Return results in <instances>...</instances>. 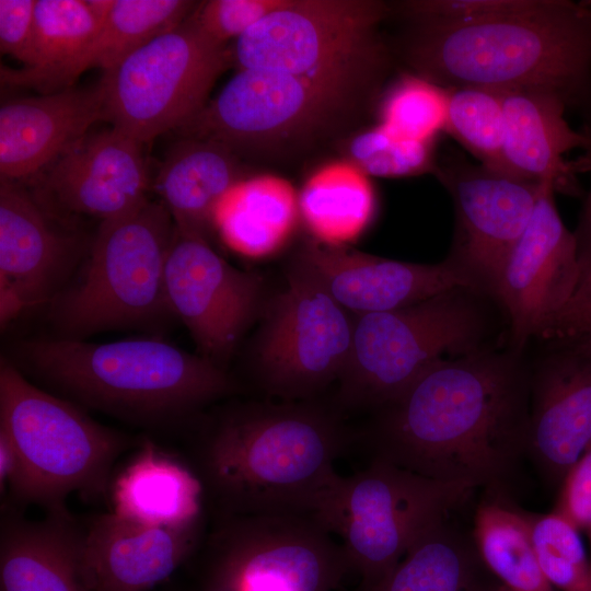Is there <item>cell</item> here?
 Returning a JSON list of instances; mask_svg holds the SVG:
<instances>
[{
	"label": "cell",
	"mask_w": 591,
	"mask_h": 591,
	"mask_svg": "<svg viewBox=\"0 0 591 591\" xmlns=\"http://www.w3.org/2000/svg\"><path fill=\"white\" fill-rule=\"evenodd\" d=\"M528 402L514 364L467 354L439 361L379 408L361 439L370 459L508 499L528 454Z\"/></svg>",
	"instance_id": "6da1fadb"
},
{
	"label": "cell",
	"mask_w": 591,
	"mask_h": 591,
	"mask_svg": "<svg viewBox=\"0 0 591 591\" xmlns=\"http://www.w3.org/2000/svg\"><path fill=\"white\" fill-rule=\"evenodd\" d=\"M354 437L310 404L231 409L189 452L213 520L257 514L316 515L344 476L334 462Z\"/></svg>",
	"instance_id": "7a4b0ae2"
},
{
	"label": "cell",
	"mask_w": 591,
	"mask_h": 591,
	"mask_svg": "<svg viewBox=\"0 0 591 591\" xmlns=\"http://www.w3.org/2000/svg\"><path fill=\"white\" fill-rule=\"evenodd\" d=\"M416 74L443 88L540 90L591 103V4L522 0L482 20L416 24L404 46Z\"/></svg>",
	"instance_id": "3957f363"
},
{
	"label": "cell",
	"mask_w": 591,
	"mask_h": 591,
	"mask_svg": "<svg viewBox=\"0 0 591 591\" xmlns=\"http://www.w3.org/2000/svg\"><path fill=\"white\" fill-rule=\"evenodd\" d=\"M20 356L53 389L143 425L181 421L235 389L221 367L155 338L30 340Z\"/></svg>",
	"instance_id": "277c9868"
},
{
	"label": "cell",
	"mask_w": 591,
	"mask_h": 591,
	"mask_svg": "<svg viewBox=\"0 0 591 591\" xmlns=\"http://www.w3.org/2000/svg\"><path fill=\"white\" fill-rule=\"evenodd\" d=\"M384 60L378 40L306 72L239 70L179 129L235 153L304 144L349 116L378 83Z\"/></svg>",
	"instance_id": "5b68a950"
},
{
	"label": "cell",
	"mask_w": 591,
	"mask_h": 591,
	"mask_svg": "<svg viewBox=\"0 0 591 591\" xmlns=\"http://www.w3.org/2000/svg\"><path fill=\"white\" fill-rule=\"evenodd\" d=\"M0 429L23 468L19 488L2 506L19 509L65 506L71 493L105 496L116 460L132 445L125 433L31 383L5 359L0 366Z\"/></svg>",
	"instance_id": "8992f818"
},
{
	"label": "cell",
	"mask_w": 591,
	"mask_h": 591,
	"mask_svg": "<svg viewBox=\"0 0 591 591\" xmlns=\"http://www.w3.org/2000/svg\"><path fill=\"white\" fill-rule=\"evenodd\" d=\"M175 223L160 200L102 221L79 277L51 302L67 338L136 326L171 314L165 266Z\"/></svg>",
	"instance_id": "52a82bcc"
},
{
	"label": "cell",
	"mask_w": 591,
	"mask_h": 591,
	"mask_svg": "<svg viewBox=\"0 0 591 591\" xmlns=\"http://www.w3.org/2000/svg\"><path fill=\"white\" fill-rule=\"evenodd\" d=\"M473 490L467 484L441 482L370 459L363 470L343 478L315 517L339 535L351 572L360 578L358 591H368Z\"/></svg>",
	"instance_id": "ba28073f"
},
{
	"label": "cell",
	"mask_w": 591,
	"mask_h": 591,
	"mask_svg": "<svg viewBox=\"0 0 591 591\" xmlns=\"http://www.w3.org/2000/svg\"><path fill=\"white\" fill-rule=\"evenodd\" d=\"M453 289L408 306L356 315L351 352L340 376L344 406L381 408L444 355H467L480 337V314Z\"/></svg>",
	"instance_id": "9c48e42d"
},
{
	"label": "cell",
	"mask_w": 591,
	"mask_h": 591,
	"mask_svg": "<svg viewBox=\"0 0 591 591\" xmlns=\"http://www.w3.org/2000/svg\"><path fill=\"white\" fill-rule=\"evenodd\" d=\"M199 551L198 591H333L351 572L343 545L308 514L213 520Z\"/></svg>",
	"instance_id": "30bf717a"
},
{
	"label": "cell",
	"mask_w": 591,
	"mask_h": 591,
	"mask_svg": "<svg viewBox=\"0 0 591 591\" xmlns=\"http://www.w3.org/2000/svg\"><path fill=\"white\" fill-rule=\"evenodd\" d=\"M231 65L230 48L206 39L186 19L103 72L105 119L141 143L179 129L207 105Z\"/></svg>",
	"instance_id": "8fae6325"
},
{
	"label": "cell",
	"mask_w": 591,
	"mask_h": 591,
	"mask_svg": "<svg viewBox=\"0 0 591 591\" xmlns=\"http://www.w3.org/2000/svg\"><path fill=\"white\" fill-rule=\"evenodd\" d=\"M352 334L351 314L294 265L259 338L257 364L263 387L288 399L312 397L340 379Z\"/></svg>",
	"instance_id": "7c38bea8"
},
{
	"label": "cell",
	"mask_w": 591,
	"mask_h": 591,
	"mask_svg": "<svg viewBox=\"0 0 591 591\" xmlns=\"http://www.w3.org/2000/svg\"><path fill=\"white\" fill-rule=\"evenodd\" d=\"M387 7L370 0H290L234 42L239 70L301 73L379 39Z\"/></svg>",
	"instance_id": "4fadbf2b"
},
{
	"label": "cell",
	"mask_w": 591,
	"mask_h": 591,
	"mask_svg": "<svg viewBox=\"0 0 591 591\" xmlns=\"http://www.w3.org/2000/svg\"><path fill=\"white\" fill-rule=\"evenodd\" d=\"M262 288L258 275L230 265L208 240L175 229L165 266L166 300L204 358L222 368L259 308Z\"/></svg>",
	"instance_id": "5bb4252c"
},
{
	"label": "cell",
	"mask_w": 591,
	"mask_h": 591,
	"mask_svg": "<svg viewBox=\"0 0 591 591\" xmlns=\"http://www.w3.org/2000/svg\"><path fill=\"white\" fill-rule=\"evenodd\" d=\"M456 212L453 259L493 291L511 250L525 230L546 183L452 158L437 170Z\"/></svg>",
	"instance_id": "9a60e30c"
},
{
	"label": "cell",
	"mask_w": 591,
	"mask_h": 591,
	"mask_svg": "<svg viewBox=\"0 0 591 591\" xmlns=\"http://www.w3.org/2000/svg\"><path fill=\"white\" fill-rule=\"evenodd\" d=\"M546 183L493 292L506 308L519 344L543 336L573 294L580 278L573 233L564 224Z\"/></svg>",
	"instance_id": "2e32d148"
},
{
	"label": "cell",
	"mask_w": 591,
	"mask_h": 591,
	"mask_svg": "<svg viewBox=\"0 0 591 591\" xmlns=\"http://www.w3.org/2000/svg\"><path fill=\"white\" fill-rule=\"evenodd\" d=\"M21 182L0 181V306L7 323L53 301L82 255V240L57 223Z\"/></svg>",
	"instance_id": "e0dca14e"
},
{
	"label": "cell",
	"mask_w": 591,
	"mask_h": 591,
	"mask_svg": "<svg viewBox=\"0 0 591 591\" xmlns=\"http://www.w3.org/2000/svg\"><path fill=\"white\" fill-rule=\"evenodd\" d=\"M142 146L113 127L88 132L32 178L30 189L57 216L117 218L148 199Z\"/></svg>",
	"instance_id": "ac0fdd59"
},
{
	"label": "cell",
	"mask_w": 591,
	"mask_h": 591,
	"mask_svg": "<svg viewBox=\"0 0 591 591\" xmlns=\"http://www.w3.org/2000/svg\"><path fill=\"white\" fill-rule=\"evenodd\" d=\"M294 265L355 316L408 306L457 288L478 289L453 259L405 263L318 240L303 246Z\"/></svg>",
	"instance_id": "d6986e66"
},
{
	"label": "cell",
	"mask_w": 591,
	"mask_h": 591,
	"mask_svg": "<svg viewBox=\"0 0 591 591\" xmlns=\"http://www.w3.org/2000/svg\"><path fill=\"white\" fill-rule=\"evenodd\" d=\"M205 522L185 528L149 526L114 512L85 526L82 566L89 591H150L190 559Z\"/></svg>",
	"instance_id": "ffe728a7"
},
{
	"label": "cell",
	"mask_w": 591,
	"mask_h": 591,
	"mask_svg": "<svg viewBox=\"0 0 591 591\" xmlns=\"http://www.w3.org/2000/svg\"><path fill=\"white\" fill-rule=\"evenodd\" d=\"M532 389L528 454L551 485L591 443V355L560 343Z\"/></svg>",
	"instance_id": "44dd1931"
},
{
	"label": "cell",
	"mask_w": 591,
	"mask_h": 591,
	"mask_svg": "<svg viewBox=\"0 0 591 591\" xmlns=\"http://www.w3.org/2000/svg\"><path fill=\"white\" fill-rule=\"evenodd\" d=\"M105 119L101 82L5 102L0 107V175L31 181Z\"/></svg>",
	"instance_id": "7402d4cb"
},
{
	"label": "cell",
	"mask_w": 591,
	"mask_h": 591,
	"mask_svg": "<svg viewBox=\"0 0 591 591\" xmlns=\"http://www.w3.org/2000/svg\"><path fill=\"white\" fill-rule=\"evenodd\" d=\"M503 172L524 179L548 183L555 192L577 195L576 174L591 170V158L578 162L565 155L575 149L591 150V138L572 129L565 118L566 102L540 90L503 92Z\"/></svg>",
	"instance_id": "603a6c76"
},
{
	"label": "cell",
	"mask_w": 591,
	"mask_h": 591,
	"mask_svg": "<svg viewBox=\"0 0 591 591\" xmlns=\"http://www.w3.org/2000/svg\"><path fill=\"white\" fill-rule=\"evenodd\" d=\"M0 591H89L82 554L85 529L66 505L30 520L2 506Z\"/></svg>",
	"instance_id": "cb8c5ba5"
},
{
	"label": "cell",
	"mask_w": 591,
	"mask_h": 591,
	"mask_svg": "<svg viewBox=\"0 0 591 591\" xmlns=\"http://www.w3.org/2000/svg\"><path fill=\"white\" fill-rule=\"evenodd\" d=\"M244 174L237 154L229 147L184 137L163 160L153 188L178 231L208 240L220 204L243 182Z\"/></svg>",
	"instance_id": "d4e9b609"
},
{
	"label": "cell",
	"mask_w": 591,
	"mask_h": 591,
	"mask_svg": "<svg viewBox=\"0 0 591 591\" xmlns=\"http://www.w3.org/2000/svg\"><path fill=\"white\" fill-rule=\"evenodd\" d=\"M109 493L112 512L136 523L185 529L205 522L204 489L192 466L148 440Z\"/></svg>",
	"instance_id": "484cf974"
},
{
	"label": "cell",
	"mask_w": 591,
	"mask_h": 591,
	"mask_svg": "<svg viewBox=\"0 0 591 591\" xmlns=\"http://www.w3.org/2000/svg\"><path fill=\"white\" fill-rule=\"evenodd\" d=\"M101 21L90 1L37 0L28 61L21 69L1 67V82L43 94L73 86Z\"/></svg>",
	"instance_id": "4316f807"
},
{
	"label": "cell",
	"mask_w": 591,
	"mask_h": 591,
	"mask_svg": "<svg viewBox=\"0 0 591 591\" xmlns=\"http://www.w3.org/2000/svg\"><path fill=\"white\" fill-rule=\"evenodd\" d=\"M368 591H506L484 565L473 534L437 522L397 566Z\"/></svg>",
	"instance_id": "83f0119b"
},
{
	"label": "cell",
	"mask_w": 591,
	"mask_h": 591,
	"mask_svg": "<svg viewBox=\"0 0 591 591\" xmlns=\"http://www.w3.org/2000/svg\"><path fill=\"white\" fill-rule=\"evenodd\" d=\"M291 192L274 181L242 182L220 204L215 228L234 251L262 257L277 251L294 223Z\"/></svg>",
	"instance_id": "f1b7e54d"
},
{
	"label": "cell",
	"mask_w": 591,
	"mask_h": 591,
	"mask_svg": "<svg viewBox=\"0 0 591 591\" xmlns=\"http://www.w3.org/2000/svg\"><path fill=\"white\" fill-rule=\"evenodd\" d=\"M472 534L484 565L506 591H555L540 568L528 514L508 499L487 497Z\"/></svg>",
	"instance_id": "f546056e"
},
{
	"label": "cell",
	"mask_w": 591,
	"mask_h": 591,
	"mask_svg": "<svg viewBox=\"0 0 591 591\" xmlns=\"http://www.w3.org/2000/svg\"><path fill=\"white\" fill-rule=\"evenodd\" d=\"M188 0H111L97 35L85 57L84 71H107L155 37L169 32L193 12Z\"/></svg>",
	"instance_id": "4dcf8cb0"
},
{
	"label": "cell",
	"mask_w": 591,
	"mask_h": 591,
	"mask_svg": "<svg viewBox=\"0 0 591 591\" xmlns=\"http://www.w3.org/2000/svg\"><path fill=\"white\" fill-rule=\"evenodd\" d=\"M447 90L448 113L444 130L467 149L480 164L503 172L502 92L477 86L447 88Z\"/></svg>",
	"instance_id": "1f68e13d"
},
{
	"label": "cell",
	"mask_w": 591,
	"mask_h": 591,
	"mask_svg": "<svg viewBox=\"0 0 591 591\" xmlns=\"http://www.w3.org/2000/svg\"><path fill=\"white\" fill-rule=\"evenodd\" d=\"M300 207L318 241L343 244L367 224L373 210V197L369 186L360 179L326 177L305 187Z\"/></svg>",
	"instance_id": "d6a6232c"
},
{
	"label": "cell",
	"mask_w": 591,
	"mask_h": 591,
	"mask_svg": "<svg viewBox=\"0 0 591 591\" xmlns=\"http://www.w3.org/2000/svg\"><path fill=\"white\" fill-rule=\"evenodd\" d=\"M535 555L547 581L561 591H591V566L579 529L555 510L528 514Z\"/></svg>",
	"instance_id": "836d02e7"
},
{
	"label": "cell",
	"mask_w": 591,
	"mask_h": 591,
	"mask_svg": "<svg viewBox=\"0 0 591 591\" xmlns=\"http://www.w3.org/2000/svg\"><path fill=\"white\" fill-rule=\"evenodd\" d=\"M448 113V90L422 77L401 79L386 94L382 125L395 136L432 141L444 130Z\"/></svg>",
	"instance_id": "e575fe53"
},
{
	"label": "cell",
	"mask_w": 591,
	"mask_h": 591,
	"mask_svg": "<svg viewBox=\"0 0 591 591\" xmlns=\"http://www.w3.org/2000/svg\"><path fill=\"white\" fill-rule=\"evenodd\" d=\"M347 154L363 172L378 176H405L432 169V141L406 139L382 124L354 137Z\"/></svg>",
	"instance_id": "d590c367"
},
{
	"label": "cell",
	"mask_w": 591,
	"mask_h": 591,
	"mask_svg": "<svg viewBox=\"0 0 591 591\" xmlns=\"http://www.w3.org/2000/svg\"><path fill=\"white\" fill-rule=\"evenodd\" d=\"M290 0H208L198 2L188 21L209 42L218 46L237 39L269 13Z\"/></svg>",
	"instance_id": "8d00e7d4"
},
{
	"label": "cell",
	"mask_w": 591,
	"mask_h": 591,
	"mask_svg": "<svg viewBox=\"0 0 591 591\" xmlns=\"http://www.w3.org/2000/svg\"><path fill=\"white\" fill-rule=\"evenodd\" d=\"M522 0H415L404 2L402 12L416 24L450 25L482 20L510 11Z\"/></svg>",
	"instance_id": "74e56055"
},
{
	"label": "cell",
	"mask_w": 591,
	"mask_h": 591,
	"mask_svg": "<svg viewBox=\"0 0 591 591\" xmlns=\"http://www.w3.org/2000/svg\"><path fill=\"white\" fill-rule=\"evenodd\" d=\"M555 511L579 530L591 526V443L567 471Z\"/></svg>",
	"instance_id": "f35d334b"
},
{
	"label": "cell",
	"mask_w": 591,
	"mask_h": 591,
	"mask_svg": "<svg viewBox=\"0 0 591 591\" xmlns=\"http://www.w3.org/2000/svg\"><path fill=\"white\" fill-rule=\"evenodd\" d=\"M37 0H0L1 54L26 65L30 58Z\"/></svg>",
	"instance_id": "ab89813d"
},
{
	"label": "cell",
	"mask_w": 591,
	"mask_h": 591,
	"mask_svg": "<svg viewBox=\"0 0 591 591\" xmlns=\"http://www.w3.org/2000/svg\"><path fill=\"white\" fill-rule=\"evenodd\" d=\"M588 333H591V271L580 276L573 294L542 337L564 341Z\"/></svg>",
	"instance_id": "60d3db41"
},
{
	"label": "cell",
	"mask_w": 591,
	"mask_h": 591,
	"mask_svg": "<svg viewBox=\"0 0 591 591\" xmlns=\"http://www.w3.org/2000/svg\"><path fill=\"white\" fill-rule=\"evenodd\" d=\"M573 236L580 276L591 271V188L588 192Z\"/></svg>",
	"instance_id": "b9f144b4"
},
{
	"label": "cell",
	"mask_w": 591,
	"mask_h": 591,
	"mask_svg": "<svg viewBox=\"0 0 591 591\" xmlns=\"http://www.w3.org/2000/svg\"><path fill=\"white\" fill-rule=\"evenodd\" d=\"M559 343L568 344L581 352L591 355V333L581 335L579 337H576L569 340L559 341Z\"/></svg>",
	"instance_id": "7bdbcfd3"
},
{
	"label": "cell",
	"mask_w": 591,
	"mask_h": 591,
	"mask_svg": "<svg viewBox=\"0 0 591 591\" xmlns=\"http://www.w3.org/2000/svg\"><path fill=\"white\" fill-rule=\"evenodd\" d=\"M584 132L591 138V126L588 127Z\"/></svg>",
	"instance_id": "ee69618b"
},
{
	"label": "cell",
	"mask_w": 591,
	"mask_h": 591,
	"mask_svg": "<svg viewBox=\"0 0 591 591\" xmlns=\"http://www.w3.org/2000/svg\"><path fill=\"white\" fill-rule=\"evenodd\" d=\"M588 532H589V536H590V544H591V526L588 529ZM590 566H591V561H590Z\"/></svg>",
	"instance_id": "f6af8a7d"
}]
</instances>
